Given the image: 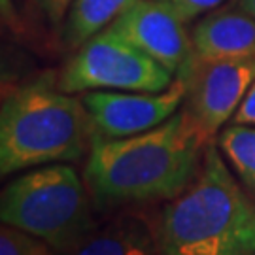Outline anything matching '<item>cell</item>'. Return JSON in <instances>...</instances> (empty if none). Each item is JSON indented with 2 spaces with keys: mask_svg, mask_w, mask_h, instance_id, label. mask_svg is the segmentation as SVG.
Instances as JSON below:
<instances>
[{
  "mask_svg": "<svg viewBox=\"0 0 255 255\" xmlns=\"http://www.w3.org/2000/svg\"><path fill=\"white\" fill-rule=\"evenodd\" d=\"M210 138L187 110L125 138L93 136L83 180L101 208L172 201L201 170Z\"/></svg>",
  "mask_w": 255,
  "mask_h": 255,
  "instance_id": "6da1fadb",
  "label": "cell"
},
{
  "mask_svg": "<svg viewBox=\"0 0 255 255\" xmlns=\"http://www.w3.org/2000/svg\"><path fill=\"white\" fill-rule=\"evenodd\" d=\"M161 255H255V202L208 144L191 185L168 201L155 229Z\"/></svg>",
  "mask_w": 255,
  "mask_h": 255,
  "instance_id": "7a4b0ae2",
  "label": "cell"
},
{
  "mask_svg": "<svg viewBox=\"0 0 255 255\" xmlns=\"http://www.w3.org/2000/svg\"><path fill=\"white\" fill-rule=\"evenodd\" d=\"M95 136L83 101L51 76L4 95L0 108V174L80 161Z\"/></svg>",
  "mask_w": 255,
  "mask_h": 255,
  "instance_id": "3957f363",
  "label": "cell"
},
{
  "mask_svg": "<svg viewBox=\"0 0 255 255\" xmlns=\"http://www.w3.org/2000/svg\"><path fill=\"white\" fill-rule=\"evenodd\" d=\"M0 219L47 242L57 254L95 227L87 183L64 163L36 166L11 180L2 189Z\"/></svg>",
  "mask_w": 255,
  "mask_h": 255,
  "instance_id": "277c9868",
  "label": "cell"
},
{
  "mask_svg": "<svg viewBox=\"0 0 255 255\" xmlns=\"http://www.w3.org/2000/svg\"><path fill=\"white\" fill-rule=\"evenodd\" d=\"M170 70L140 51L116 30L104 28L89 38L59 76L66 93L164 91L174 82Z\"/></svg>",
  "mask_w": 255,
  "mask_h": 255,
  "instance_id": "5b68a950",
  "label": "cell"
},
{
  "mask_svg": "<svg viewBox=\"0 0 255 255\" xmlns=\"http://www.w3.org/2000/svg\"><path fill=\"white\" fill-rule=\"evenodd\" d=\"M185 83V110L208 138L233 119L255 80V59L210 61L193 57L180 76Z\"/></svg>",
  "mask_w": 255,
  "mask_h": 255,
  "instance_id": "8992f818",
  "label": "cell"
},
{
  "mask_svg": "<svg viewBox=\"0 0 255 255\" xmlns=\"http://www.w3.org/2000/svg\"><path fill=\"white\" fill-rule=\"evenodd\" d=\"M93 130L102 138L146 132L172 118L185 102V83L174 78L164 91H87L82 97Z\"/></svg>",
  "mask_w": 255,
  "mask_h": 255,
  "instance_id": "52a82bcc",
  "label": "cell"
},
{
  "mask_svg": "<svg viewBox=\"0 0 255 255\" xmlns=\"http://www.w3.org/2000/svg\"><path fill=\"white\" fill-rule=\"evenodd\" d=\"M110 28L174 76H180L195 57L187 21L159 0H136Z\"/></svg>",
  "mask_w": 255,
  "mask_h": 255,
  "instance_id": "ba28073f",
  "label": "cell"
},
{
  "mask_svg": "<svg viewBox=\"0 0 255 255\" xmlns=\"http://www.w3.org/2000/svg\"><path fill=\"white\" fill-rule=\"evenodd\" d=\"M195 55L210 61L255 59V17L240 6L210 11L191 30Z\"/></svg>",
  "mask_w": 255,
  "mask_h": 255,
  "instance_id": "9c48e42d",
  "label": "cell"
},
{
  "mask_svg": "<svg viewBox=\"0 0 255 255\" xmlns=\"http://www.w3.org/2000/svg\"><path fill=\"white\" fill-rule=\"evenodd\" d=\"M155 231L144 219L118 218L85 233L76 244L57 255H155Z\"/></svg>",
  "mask_w": 255,
  "mask_h": 255,
  "instance_id": "30bf717a",
  "label": "cell"
},
{
  "mask_svg": "<svg viewBox=\"0 0 255 255\" xmlns=\"http://www.w3.org/2000/svg\"><path fill=\"white\" fill-rule=\"evenodd\" d=\"M136 0H74L63 27L68 47H82L89 38L108 28Z\"/></svg>",
  "mask_w": 255,
  "mask_h": 255,
  "instance_id": "8fae6325",
  "label": "cell"
},
{
  "mask_svg": "<svg viewBox=\"0 0 255 255\" xmlns=\"http://www.w3.org/2000/svg\"><path fill=\"white\" fill-rule=\"evenodd\" d=\"M218 147L238 180L255 197V127L229 125L218 134Z\"/></svg>",
  "mask_w": 255,
  "mask_h": 255,
  "instance_id": "7c38bea8",
  "label": "cell"
},
{
  "mask_svg": "<svg viewBox=\"0 0 255 255\" xmlns=\"http://www.w3.org/2000/svg\"><path fill=\"white\" fill-rule=\"evenodd\" d=\"M0 255H57L53 248L25 231L2 223Z\"/></svg>",
  "mask_w": 255,
  "mask_h": 255,
  "instance_id": "4fadbf2b",
  "label": "cell"
},
{
  "mask_svg": "<svg viewBox=\"0 0 255 255\" xmlns=\"http://www.w3.org/2000/svg\"><path fill=\"white\" fill-rule=\"evenodd\" d=\"M166 4L168 8H172L178 15H182L187 23L193 19L206 15L214 9L221 8L223 4H227L229 0H159Z\"/></svg>",
  "mask_w": 255,
  "mask_h": 255,
  "instance_id": "5bb4252c",
  "label": "cell"
},
{
  "mask_svg": "<svg viewBox=\"0 0 255 255\" xmlns=\"http://www.w3.org/2000/svg\"><path fill=\"white\" fill-rule=\"evenodd\" d=\"M34 8L44 13V17L49 21V25H61L66 19V13L72 6L74 0H30Z\"/></svg>",
  "mask_w": 255,
  "mask_h": 255,
  "instance_id": "9a60e30c",
  "label": "cell"
},
{
  "mask_svg": "<svg viewBox=\"0 0 255 255\" xmlns=\"http://www.w3.org/2000/svg\"><path fill=\"white\" fill-rule=\"evenodd\" d=\"M233 123L237 125H250L255 127V80L252 83V87L248 89L244 101L240 102L238 110L233 116Z\"/></svg>",
  "mask_w": 255,
  "mask_h": 255,
  "instance_id": "2e32d148",
  "label": "cell"
},
{
  "mask_svg": "<svg viewBox=\"0 0 255 255\" xmlns=\"http://www.w3.org/2000/svg\"><path fill=\"white\" fill-rule=\"evenodd\" d=\"M0 11H2L4 23H6L13 32H19L23 25H21V19H19L17 11H15L13 0H0Z\"/></svg>",
  "mask_w": 255,
  "mask_h": 255,
  "instance_id": "e0dca14e",
  "label": "cell"
},
{
  "mask_svg": "<svg viewBox=\"0 0 255 255\" xmlns=\"http://www.w3.org/2000/svg\"><path fill=\"white\" fill-rule=\"evenodd\" d=\"M238 6L248 11L252 17H255V0H238Z\"/></svg>",
  "mask_w": 255,
  "mask_h": 255,
  "instance_id": "ac0fdd59",
  "label": "cell"
}]
</instances>
